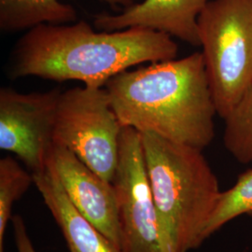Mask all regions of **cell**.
Returning a JSON list of instances; mask_svg holds the SVG:
<instances>
[{"label": "cell", "instance_id": "8992f818", "mask_svg": "<svg viewBox=\"0 0 252 252\" xmlns=\"http://www.w3.org/2000/svg\"><path fill=\"white\" fill-rule=\"evenodd\" d=\"M112 185L117 197L122 252H163L142 135L124 126Z\"/></svg>", "mask_w": 252, "mask_h": 252}, {"label": "cell", "instance_id": "6da1fadb", "mask_svg": "<svg viewBox=\"0 0 252 252\" xmlns=\"http://www.w3.org/2000/svg\"><path fill=\"white\" fill-rule=\"evenodd\" d=\"M178 52L171 36L150 28L95 31L84 21L43 24L19 39L9 77L79 81L87 87L103 88L111 78L134 65L172 60Z\"/></svg>", "mask_w": 252, "mask_h": 252}, {"label": "cell", "instance_id": "ba28073f", "mask_svg": "<svg viewBox=\"0 0 252 252\" xmlns=\"http://www.w3.org/2000/svg\"><path fill=\"white\" fill-rule=\"evenodd\" d=\"M47 165L61 181L73 205L122 252L117 197L111 182L92 171L64 146L54 142Z\"/></svg>", "mask_w": 252, "mask_h": 252}, {"label": "cell", "instance_id": "8fae6325", "mask_svg": "<svg viewBox=\"0 0 252 252\" xmlns=\"http://www.w3.org/2000/svg\"><path fill=\"white\" fill-rule=\"evenodd\" d=\"M112 9L128 8L137 0H101ZM78 14L72 5L61 0H0V28L4 32L29 30L43 24L75 23Z\"/></svg>", "mask_w": 252, "mask_h": 252}, {"label": "cell", "instance_id": "52a82bcc", "mask_svg": "<svg viewBox=\"0 0 252 252\" xmlns=\"http://www.w3.org/2000/svg\"><path fill=\"white\" fill-rule=\"evenodd\" d=\"M61 93L0 90V149L16 154L32 174L47 167Z\"/></svg>", "mask_w": 252, "mask_h": 252}, {"label": "cell", "instance_id": "3957f363", "mask_svg": "<svg viewBox=\"0 0 252 252\" xmlns=\"http://www.w3.org/2000/svg\"><path fill=\"white\" fill-rule=\"evenodd\" d=\"M163 252H188L203 232L221 191L202 151L141 133Z\"/></svg>", "mask_w": 252, "mask_h": 252}, {"label": "cell", "instance_id": "9c48e42d", "mask_svg": "<svg viewBox=\"0 0 252 252\" xmlns=\"http://www.w3.org/2000/svg\"><path fill=\"white\" fill-rule=\"evenodd\" d=\"M209 0H142L116 14L95 15L94 25L102 31L144 27L200 46L197 20Z\"/></svg>", "mask_w": 252, "mask_h": 252}, {"label": "cell", "instance_id": "5bb4252c", "mask_svg": "<svg viewBox=\"0 0 252 252\" xmlns=\"http://www.w3.org/2000/svg\"><path fill=\"white\" fill-rule=\"evenodd\" d=\"M34 183L32 173L24 169L15 159L0 160V252L4 251L5 233L13 204Z\"/></svg>", "mask_w": 252, "mask_h": 252}, {"label": "cell", "instance_id": "4fadbf2b", "mask_svg": "<svg viewBox=\"0 0 252 252\" xmlns=\"http://www.w3.org/2000/svg\"><path fill=\"white\" fill-rule=\"evenodd\" d=\"M224 121L227 151L241 163L252 162V85Z\"/></svg>", "mask_w": 252, "mask_h": 252}, {"label": "cell", "instance_id": "277c9868", "mask_svg": "<svg viewBox=\"0 0 252 252\" xmlns=\"http://www.w3.org/2000/svg\"><path fill=\"white\" fill-rule=\"evenodd\" d=\"M197 26L217 113L225 119L252 85V0H210Z\"/></svg>", "mask_w": 252, "mask_h": 252}, {"label": "cell", "instance_id": "5b68a950", "mask_svg": "<svg viewBox=\"0 0 252 252\" xmlns=\"http://www.w3.org/2000/svg\"><path fill=\"white\" fill-rule=\"evenodd\" d=\"M123 129L105 88L84 86L61 93L54 142L109 182L116 171Z\"/></svg>", "mask_w": 252, "mask_h": 252}, {"label": "cell", "instance_id": "30bf717a", "mask_svg": "<svg viewBox=\"0 0 252 252\" xmlns=\"http://www.w3.org/2000/svg\"><path fill=\"white\" fill-rule=\"evenodd\" d=\"M32 175L34 184L60 227L70 252H120L73 205L49 165Z\"/></svg>", "mask_w": 252, "mask_h": 252}, {"label": "cell", "instance_id": "7a4b0ae2", "mask_svg": "<svg viewBox=\"0 0 252 252\" xmlns=\"http://www.w3.org/2000/svg\"><path fill=\"white\" fill-rule=\"evenodd\" d=\"M105 89L124 126L201 151L214 139L218 113L202 52L127 69Z\"/></svg>", "mask_w": 252, "mask_h": 252}, {"label": "cell", "instance_id": "9a60e30c", "mask_svg": "<svg viewBox=\"0 0 252 252\" xmlns=\"http://www.w3.org/2000/svg\"><path fill=\"white\" fill-rule=\"evenodd\" d=\"M14 230L15 242L18 252H36L27 233V227L22 217L19 215L11 218Z\"/></svg>", "mask_w": 252, "mask_h": 252}, {"label": "cell", "instance_id": "7c38bea8", "mask_svg": "<svg viewBox=\"0 0 252 252\" xmlns=\"http://www.w3.org/2000/svg\"><path fill=\"white\" fill-rule=\"evenodd\" d=\"M241 215L252 218V169L241 174L233 187L221 191L203 232V241Z\"/></svg>", "mask_w": 252, "mask_h": 252}]
</instances>
